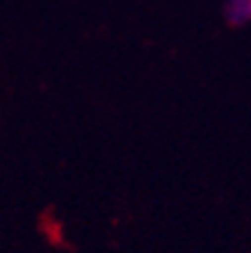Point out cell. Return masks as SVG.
Listing matches in <instances>:
<instances>
[{"mask_svg": "<svg viewBox=\"0 0 251 253\" xmlns=\"http://www.w3.org/2000/svg\"><path fill=\"white\" fill-rule=\"evenodd\" d=\"M224 21L233 27H242L251 23V0H226L224 2Z\"/></svg>", "mask_w": 251, "mask_h": 253, "instance_id": "1", "label": "cell"}]
</instances>
